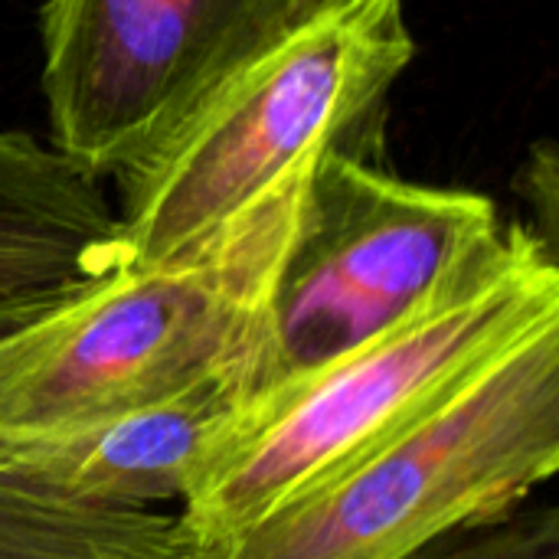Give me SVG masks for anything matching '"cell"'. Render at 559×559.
Here are the masks:
<instances>
[{"label":"cell","instance_id":"30bf717a","mask_svg":"<svg viewBox=\"0 0 559 559\" xmlns=\"http://www.w3.org/2000/svg\"><path fill=\"white\" fill-rule=\"evenodd\" d=\"M409 559H559V511L524 504L501 521L449 534Z\"/></svg>","mask_w":559,"mask_h":559},{"label":"cell","instance_id":"5b68a950","mask_svg":"<svg viewBox=\"0 0 559 559\" xmlns=\"http://www.w3.org/2000/svg\"><path fill=\"white\" fill-rule=\"evenodd\" d=\"M501 226L485 193L400 180L357 151L324 147L275 278L255 396L396 328Z\"/></svg>","mask_w":559,"mask_h":559},{"label":"cell","instance_id":"277c9868","mask_svg":"<svg viewBox=\"0 0 559 559\" xmlns=\"http://www.w3.org/2000/svg\"><path fill=\"white\" fill-rule=\"evenodd\" d=\"M557 468L559 318L239 537L180 559H409L514 514Z\"/></svg>","mask_w":559,"mask_h":559},{"label":"cell","instance_id":"3957f363","mask_svg":"<svg viewBox=\"0 0 559 559\" xmlns=\"http://www.w3.org/2000/svg\"><path fill=\"white\" fill-rule=\"evenodd\" d=\"M413 59L403 0H318L115 174L124 265L183 252L324 147L360 154L354 138Z\"/></svg>","mask_w":559,"mask_h":559},{"label":"cell","instance_id":"7a4b0ae2","mask_svg":"<svg viewBox=\"0 0 559 559\" xmlns=\"http://www.w3.org/2000/svg\"><path fill=\"white\" fill-rule=\"evenodd\" d=\"M311 164L183 252L121 265L0 334V432L147 406L213 377H242L255 396Z\"/></svg>","mask_w":559,"mask_h":559},{"label":"cell","instance_id":"8fae6325","mask_svg":"<svg viewBox=\"0 0 559 559\" xmlns=\"http://www.w3.org/2000/svg\"><path fill=\"white\" fill-rule=\"evenodd\" d=\"M521 190L540 210V216H544L540 236L554 246V239H557V147L550 141H544L531 151L527 167L521 170Z\"/></svg>","mask_w":559,"mask_h":559},{"label":"cell","instance_id":"6da1fadb","mask_svg":"<svg viewBox=\"0 0 559 559\" xmlns=\"http://www.w3.org/2000/svg\"><path fill=\"white\" fill-rule=\"evenodd\" d=\"M559 318L557 249L501 226L386 334L249 400L177 511L183 547H216L357 452L416 423L534 328Z\"/></svg>","mask_w":559,"mask_h":559},{"label":"cell","instance_id":"52a82bcc","mask_svg":"<svg viewBox=\"0 0 559 559\" xmlns=\"http://www.w3.org/2000/svg\"><path fill=\"white\" fill-rule=\"evenodd\" d=\"M249 396L242 377H213L147 406L7 429L0 488L75 508L164 511L187 498Z\"/></svg>","mask_w":559,"mask_h":559},{"label":"cell","instance_id":"9c48e42d","mask_svg":"<svg viewBox=\"0 0 559 559\" xmlns=\"http://www.w3.org/2000/svg\"><path fill=\"white\" fill-rule=\"evenodd\" d=\"M69 295L3 298L0 334L36 321ZM180 554L183 540L170 511L75 508L0 488V559H180Z\"/></svg>","mask_w":559,"mask_h":559},{"label":"cell","instance_id":"ba28073f","mask_svg":"<svg viewBox=\"0 0 559 559\" xmlns=\"http://www.w3.org/2000/svg\"><path fill=\"white\" fill-rule=\"evenodd\" d=\"M121 265L102 180L26 131H0V301L75 292Z\"/></svg>","mask_w":559,"mask_h":559},{"label":"cell","instance_id":"8992f818","mask_svg":"<svg viewBox=\"0 0 559 559\" xmlns=\"http://www.w3.org/2000/svg\"><path fill=\"white\" fill-rule=\"evenodd\" d=\"M318 0H46L49 147L115 177Z\"/></svg>","mask_w":559,"mask_h":559}]
</instances>
